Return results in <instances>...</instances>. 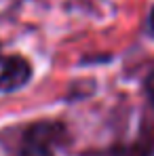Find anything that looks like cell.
<instances>
[{"instance_id": "3", "label": "cell", "mask_w": 154, "mask_h": 156, "mask_svg": "<svg viewBox=\"0 0 154 156\" xmlns=\"http://www.w3.org/2000/svg\"><path fill=\"white\" fill-rule=\"evenodd\" d=\"M17 156H53L49 150H36V148H23Z\"/></svg>"}, {"instance_id": "2", "label": "cell", "mask_w": 154, "mask_h": 156, "mask_svg": "<svg viewBox=\"0 0 154 156\" xmlns=\"http://www.w3.org/2000/svg\"><path fill=\"white\" fill-rule=\"evenodd\" d=\"M32 78V66L30 61L19 57V55H11L4 59L2 70H0V91L9 93V91H17L27 80Z\"/></svg>"}, {"instance_id": "5", "label": "cell", "mask_w": 154, "mask_h": 156, "mask_svg": "<svg viewBox=\"0 0 154 156\" xmlns=\"http://www.w3.org/2000/svg\"><path fill=\"white\" fill-rule=\"evenodd\" d=\"M150 27H152V32H154V9L150 11Z\"/></svg>"}, {"instance_id": "4", "label": "cell", "mask_w": 154, "mask_h": 156, "mask_svg": "<svg viewBox=\"0 0 154 156\" xmlns=\"http://www.w3.org/2000/svg\"><path fill=\"white\" fill-rule=\"evenodd\" d=\"M146 93H148V97H150V101L154 104V72L150 76L146 78Z\"/></svg>"}, {"instance_id": "1", "label": "cell", "mask_w": 154, "mask_h": 156, "mask_svg": "<svg viewBox=\"0 0 154 156\" xmlns=\"http://www.w3.org/2000/svg\"><path fill=\"white\" fill-rule=\"evenodd\" d=\"M68 137V131L61 122L55 120H42V122H34L30 125L23 133V141L26 148H36V150H49L53 146L63 144Z\"/></svg>"}]
</instances>
